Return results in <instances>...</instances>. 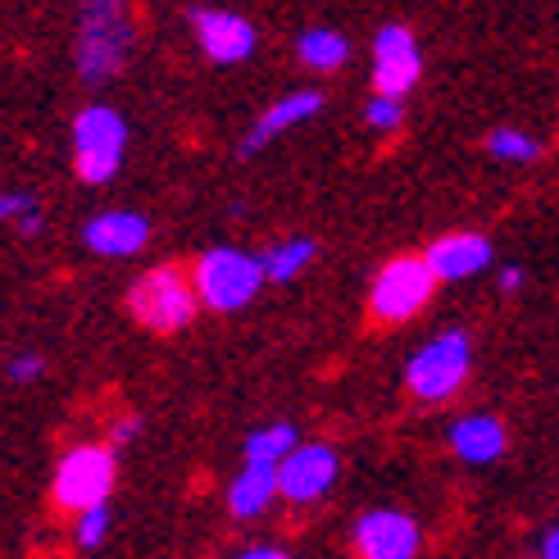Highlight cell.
<instances>
[{
	"mask_svg": "<svg viewBox=\"0 0 559 559\" xmlns=\"http://www.w3.org/2000/svg\"><path fill=\"white\" fill-rule=\"evenodd\" d=\"M300 445V432L292 428V424H264V428H255L246 437V445H241V455H246V464H269V468H277L292 451Z\"/></svg>",
	"mask_w": 559,
	"mask_h": 559,
	"instance_id": "cell-19",
	"label": "cell"
},
{
	"mask_svg": "<svg viewBox=\"0 0 559 559\" xmlns=\"http://www.w3.org/2000/svg\"><path fill=\"white\" fill-rule=\"evenodd\" d=\"M73 5H78L73 69L82 87H105V82H115L128 69L136 46L128 0H73Z\"/></svg>",
	"mask_w": 559,
	"mask_h": 559,
	"instance_id": "cell-1",
	"label": "cell"
},
{
	"mask_svg": "<svg viewBox=\"0 0 559 559\" xmlns=\"http://www.w3.org/2000/svg\"><path fill=\"white\" fill-rule=\"evenodd\" d=\"M109 506H96V510H82L73 514V546L78 550H100L105 537H109Z\"/></svg>",
	"mask_w": 559,
	"mask_h": 559,
	"instance_id": "cell-21",
	"label": "cell"
},
{
	"mask_svg": "<svg viewBox=\"0 0 559 559\" xmlns=\"http://www.w3.org/2000/svg\"><path fill=\"white\" fill-rule=\"evenodd\" d=\"M319 109H323V92H314V87H305V92H292V96H283V100H273L264 115L250 123V132L241 136L237 155H241V159L260 155V151L273 146L283 132H292V128H300V123H310Z\"/></svg>",
	"mask_w": 559,
	"mask_h": 559,
	"instance_id": "cell-14",
	"label": "cell"
},
{
	"mask_svg": "<svg viewBox=\"0 0 559 559\" xmlns=\"http://www.w3.org/2000/svg\"><path fill=\"white\" fill-rule=\"evenodd\" d=\"M424 255L437 273V283H468V277H478L483 269L496 264V246L483 233H445Z\"/></svg>",
	"mask_w": 559,
	"mask_h": 559,
	"instance_id": "cell-13",
	"label": "cell"
},
{
	"mask_svg": "<svg viewBox=\"0 0 559 559\" xmlns=\"http://www.w3.org/2000/svg\"><path fill=\"white\" fill-rule=\"evenodd\" d=\"M523 283H527V273L519 264H500L496 269V287L500 292H523Z\"/></svg>",
	"mask_w": 559,
	"mask_h": 559,
	"instance_id": "cell-26",
	"label": "cell"
},
{
	"mask_svg": "<svg viewBox=\"0 0 559 559\" xmlns=\"http://www.w3.org/2000/svg\"><path fill=\"white\" fill-rule=\"evenodd\" d=\"M277 500V468L269 464H241V473L228 483V510L237 519H260Z\"/></svg>",
	"mask_w": 559,
	"mask_h": 559,
	"instance_id": "cell-16",
	"label": "cell"
},
{
	"mask_svg": "<svg viewBox=\"0 0 559 559\" xmlns=\"http://www.w3.org/2000/svg\"><path fill=\"white\" fill-rule=\"evenodd\" d=\"M437 287L441 283L428 255H391L369 283V319L382 328H401L428 310Z\"/></svg>",
	"mask_w": 559,
	"mask_h": 559,
	"instance_id": "cell-7",
	"label": "cell"
},
{
	"mask_svg": "<svg viewBox=\"0 0 559 559\" xmlns=\"http://www.w3.org/2000/svg\"><path fill=\"white\" fill-rule=\"evenodd\" d=\"M337 473H342V460L328 441H300L296 451L277 464V496L296 510L319 506L332 491V483H337Z\"/></svg>",
	"mask_w": 559,
	"mask_h": 559,
	"instance_id": "cell-8",
	"label": "cell"
},
{
	"mask_svg": "<svg viewBox=\"0 0 559 559\" xmlns=\"http://www.w3.org/2000/svg\"><path fill=\"white\" fill-rule=\"evenodd\" d=\"M483 146L500 164H533L542 155V142H537L533 132H523V128H491Z\"/></svg>",
	"mask_w": 559,
	"mask_h": 559,
	"instance_id": "cell-20",
	"label": "cell"
},
{
	"mask_svg": "<svg viewBox=\"0 0 559 559\" xmlns=\"http://www.w3.org/2000/svg\"><path fill=\"white\" fill-rule=\"evenodd\" d=\"M41 373H46V359H41L37 350H23V355L10 359V378L23 382V386H27V382H37Z\"/></svg>",
	"mask_w": 559,
	"mask_h": 559,
	"instance_id": "cell-24",
	"label": "cell"
},
{
	"mask_svg": "<svg viewBox=\"0 0 559 559\" xmlns=\"http://www.w3.org/2000/svg\"><path fill=\"white\" fill-rule=\"evenodd\" d=\"M128 155V119L115 105H82L73 119V174L87 187L115 182Z\"/></svg>",
	"mask_w": 559,
	"mask_h": 559,
	"instance_id": "cell-6",
	"label": "cell"
},
{
	"mask_svg": "<svg viewBox=\"0 0 559 559\" xmlns=\"http://www.w3.org/2000/svg\"><path fill=\"white\" fill-rule=\"evenodd\" d=\"M187 23H191L195 41H201L205 60H214V64H223V69L246 64L250 55H255V46H260L255 23H250L246 14H237V10L195 5V10H187Z\"/></svg>",
	"mask_w": 559,
	"mask_h": 559,
	"instance_id": "cell-9",
	"label": "cell"
},
{
	"mask_svg": "<svg viewBox=\"0 0 559 559\" xmlns=\"http://www.w3.org/2000/svg\"><path fill=\"white\" fill-rule=\"evenodd\" d=\"M37 210V195L33 191H0V223H19L23 214Z\"/></svg>",
	"mask_w": 559,
	"mask_h": 559,
	"instance_id": "cell-23",
	"label": "cell"
},
{
	"mask_svg": "<svg viewBox=\"0 0 559 559\" xmlns=\"http://www.w3.org/2000/svg\"><path fill=\"white\" fill-rule=\"evenodd\" d=\"M136 437H142V418H136V414H123V418H115V424H109V445H115V451L132 445Z\"/></svg>",
	"mask_w": 559,
	"mask_h": 559,
	"instance_id": "cell-25",
	"label": "cell"
},
{
	"mask_svg": "<svg viewBox=\"0 0 559 559\" xmlns=\"http://www.w3.org/2000/svg\"><path fill=\"white\" fill-rule=\"evenodd\" d=\"M146 241H151V218L136 210H105L82 228V246L100 260H132L146 250Z\"/></svg>",
	"mask_w": 559,
	"mask_h": 559,
	"instance_id": "cell-12",
	"label": "cell"
},
{
	"mask_svg": "<svg viewBox=\"0 0 559 559\" xmlns=\"http://www.w3.org/2000/svg\"><path fill=\"white\" fill-rule=\"evenodd\" d=\"M319 255V241L314 237H287V241H277L264 250V277L269 283H296V277L314 264Z\"/></svg>",
	"mask_w": 559,
	"mask_h": 559,
	"instance_id": "cell-18",
	"label": "cell"
},
{
	"mask_svg": "<svg viewBox=\"0 0 559 559\" xmlns=\"http://www.w3.org/2000/svg\"><path fill=\"white\" fill-rule=\"evenodd\" d=\"M537 559H559V527H550V533L542 537V555Z\"/></svg>",
	"mask_w": 559,
	"mask_h": 559,
	"instance_id": "cell-28",
	"label": "cell"
},
{
	"mask_svg": "<svg viewBox=\"0 0 559 559\" xmlns=\"http://www.w3.org/2000/svg\"><path fill=\"white\" fill-rule=\"evenodd\" d=\"M119 483V455L109 441H78L60 455L50 473V500L64 514H82L109 506V491Z\"/></svg>",
	"mask_w": 559,
	"mask_h": 559,
	"instance_id": "cell-3",
	"label": "cell"
},
{
	"mask_svg": "<svg viewBox=\"0 0 559 559\" xmlns=\"http://www.w3.org/2000/svg\"><path fill=\"white\" fill-rule=\"evenodd\" d=\"M405 123V96H386V92H373L365 100V128L373 132H396Z\"/></svg>",
	"mask_w": 559,
	"mask_h": 559,
	"instance_id": "cell-22",
	"label": "cell"
},
{
	"mask_svg": "<svg viewBox=\"0 0 559 559\" xmlns=\"http://www.w3.org/2000/svg\"><path fill=\"white\" fill-rule=\"evenodd\" d=\"M355 559H418V546H424V533H418V519L405 510H365L355 519L350 533Z\"/></svg>",
	"mask_w": 559,
	"mask_h": 559,
	"instance_id": "cell-10",
	"label": "cell"
},
{
	"mask_svg": "<svg viewBox=\"0 0 559 559\" xmlns=\"http://www.w3.org/2000/svg\"><path fill=\"white\" fill-rule=\"evenodd\" d=\"M237 559H292L283 546H246Z\"/></svg>",
	"mask_w": 559,
	"mask_h": 559,
	"instance_id": "cell-27",
	"label": "cell"
},
{
	"mask_svg": "<svg viewBox=\"0 0 559 559\" xmlns=\"http://www.w3.org/2000/svg\"><path fill=\"white\" fill-rule=\"evenodd\" d=\"M296 60L310 73H337L350 60V41L337 27H305L296 37Z\"/></svg>",
	"mask_w": 559,
	"mask_h": 559,
	"instance_id": "cell-17",
	"label": "cell"
},
{
	"mask_svg": "<svg viewBox=\"0 0 559 559\" xmlns=\"http://www.w3.org/2000/svg\"><path fill=\"white\" fill-rule=\"evenodd\" d=\"M424 78V50L405 23H382L373 33V92L409 96Z\"/></svg>",
	"mask_w": 559,
	"mask_h": 559,
	"instance_id": "cell-11",
	"label": "cell"
},
{
	"mask_svg": "<svg viewBox=\"0 0 559 559\" xmlns=\"http://www.w3.org/2000/svg\"><path fill=\"white\" fill-rule=\"evenodd\" d=\"M128 314L155 337H174L191 328L201 314V296H195L191 273L178 264H155L128 287Z\"/></svg>",
	"mask_w": 559,
	"mask_h": 559,
	"instance_id": "cell-2",
	"label": "cell"
},
{
	"mask_svg": "<svg viewBox=\"0 0 559 559\" xmlns=\"http://www.w3.org/2000/svg\"><path fill=\"white\" fill-rule=\"evenodd\" d=\"M473 373V342L464 328L437 332L432 342H424L409 359H405V386L414 401L424 405H445L455 401L464 382Z\"/></svg>",
	"mask_w": 559,
	"mask_h": 559,
	"instance_id": "cell-4",
	"label": "cell"
},
{
	"mask_svg": "<svg viewBox=\"0 0 559 559\" xmlns=\"http://www.w3.org/2000/svg\"><path fill=\"white\" fill-rule=\"evenodd\" d=\"M191 283H195V296H201L205 310L237 314L260 296V287L269 283V277H264L260 255H250V250H241V246H214L195 260Z\"/></svg>",
	"mask_w": 559,
	"mask_h": 559,
	"instance_id": "cell-5",
	"label": "cell"
},
{
	"mask_svg": "<svg viewBox=\"0 0 559 559\" xmlns=\"http://www.w3.org/2000/svg\"><path fill=\"white\" fill-rule=\"evenodd\" d=\"M445 441H451V455L460 464L487 468V464H496L500 455H506L510 432H506V424H500L496 414H464V418H455V424H451Z\"/></svg>",
	"mask_w": 559,
	"mask_h": 559,
	"instance_id": "cell-15",
	"label": "cell"
}]
</instances>
